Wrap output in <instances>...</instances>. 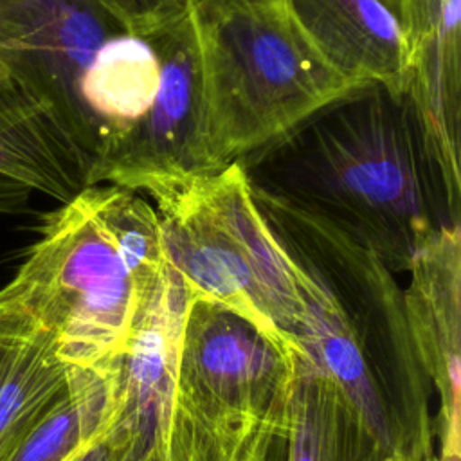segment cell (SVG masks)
I'll list each match as a JSON object with an SVG mask.
<instances>
[{
	"label": "cell",
	"mask_w": 461,
	"mask_h": 461,
	"mask_svg": "<svg viewBox=\"0 0 461 461\" xmlns=\"http://www.w3.org/2000/svg\"><path fill=\"white\" fill-rule=\"evenodd\" d=\"M285 461H409L382 441L339 384L312 358L299 364Z\"/></svg>",
	"instance_id": "5bb4252c"
},
{
	"label": "cell",
	"mask_w": 461,
	"mask_h": 461,
	"mask_svg": "<svg viewBox=\"0 0 461 461\" xmlns=\"http://www.w3.org/2000/svg\"><path fill=\"white\" fill-rule=\"evenodd\" d=\"M167 263L193 297L214 301L261 331L294 360L304 306L297 276L238 162L212 173L149 185Z\"/></svg>",
	"instance_id": "3957f363"
},
{
	"label": "cell",
	"mask_w": 461,
	"mask_h": 461,
	"mask_svg": "<svg viewBox=\"0 0 461 461\" xmlns=\"http://www.w3.org/2000/svg\"><path fill=\"white\" fill-rule=\"evenodd\" d=\"M387 2H391L394 7H398V0H387Z\"/></svg>",
	"instance_id": "7402d4cb"
},
{
	"label": "cell",
	"mask_w": 461,
	"mask_h": 461,
	"mask_svg": "<svg viewBox=\"0 0 461 461\" xmlns=\"http://www.w3.org/2000/svg\"><path fill=\"white\" fill-rule=\"evenodd\" d=\"M140 297L106 214L103 184L43 216L38 240L0 288V313L49 339L70 369L122 353Z\"/></svg>",
	"instance_id": "277c9868"
},
{
	"label": "cell",
	"mask_w": 461,
	"mask_h": 461,
	"mask_svg": "<svg viewBox=\"0 0 461 461\" xmlns=\"http://www.w3.org/2000/svg\"><path fill=\"white\" fill-rule=\"evenodd\" d=\"M434 461H441V459H434Z\"/></svg>",
	"instance_id": "cb8c5ba5"
},
{
	"label": "cell",
	"mask_w": 461,
	"mask_h": 461,
	"mask_svg": "<svg viewBox=\"0 0 461 461\" xmlns=\"http://www.w3.org/2000/svg\"><path fill=\"white\" fill-rule=\"evenodd\" d=\"M0 175L61 203L94 185V162L2 68Z\"/></svg>",
	"instance_id": "4fadbf2b"
},
{
	"label": "cell",
	"mask_w": 461,
	"mask_h": 461,
	"mask_svg": "<svg viewBox=\"0 0 461 461\" xmlns=\"http://www.w3.org/2000/svg\"><path fill=\"white\" fill-rule=\"evenodd\" d=\"M252 189L330 223L394 272L441 227L448 207L407 94L364 85L238 160Z\"/></svg>",
	"instance_id": "6da1fadb"
},
{
	"label": "cell",
	"mask_w": 461,
	"mask_h": 461,
	"mask_svg": "<svg viewBox=\"0 0 461 461\" xmlns=\"http://www.w3.org/2000/svg\"><path fill=\"white\" fill-rule=\"evenodd\" d=\"M191 13L207 173L238 162L364 86L326 61L285 0H247Z\"/></svg>",
	"instance_id": "7a4b0ae2"
},
{
	"label": "cell",
	"mask_w": 461,
	"mask_h": 461,
	"mask_svg": "<svg viewBox=\"0 0 461 461\" xmlns=\"http://www.w3.org/2000/svg\"><path fill=\"white\" fill-rule=\"evenodd\" d=\"M398 13L407 43L405 94L450 212L461 221V0H398Z\"/></svg>",
	"instance_id": "30bf717a"
},
{
	"label": "cell",
	"mask_w": 461,
	"mask_h": 461,
	"mask_svg": "<svg viewBox=\"0 0 461 461\" xmlns=\"http://www.w3.org/2000/svg\"><path fill=\"white\" fill-rule=\"evenodd\" d=\"M290 14L344 77L405 94L407 43L398 7L387 0H285Z\"/></svg>",
	"instance_id": "8fae6325"
},
{
	"label": "cell",
	"mask_w": 461,
	"mask_h": 461,
	"mask_svg": "<svg viewBox=\"0 0 461 461\" xmlns=\"http://www.w3.org/2000/svg\"><path fill=\"white\" fill-rule=\"evenodd\" d=\"M191 297L169 265L160 286L139 304L126 346L113 362L117 414L108 441L121 461L160 459L176 387L180 330Z\"/></svg>",
	"instance_id": "ba28073f"
},
{
	"label": "cell",
	"mask_w": 461,
	"mask_h": 461,
	"mask_svg": "<svg viewBox=\"0 0 461 461\" xmlns=\"http://www.w3.org/2000/svg\"><path fill=\"white\" fill-rule=\"evenodd\" d=\"M113 364L72 369L67 389L2 450L0 461H72L113 427Z\"/></svg>",
	"instance_id": "2e32d148"
},
{
	"label": "cell",
	"mask_w": 461,
	"mask_h": 461,
	"mask_svg": "<svg viewBox=\"0 0 461 461\" xmlns=\"http://www.w3.org/2000/svg\"><path fill=\"white\" fill-rule=\"evenodd\" d=\"M290 407L245 412L175 389L160 461H285Z\"/></svg>",
	"instance_id": "9a60e30c"
},
{
	"label": "cell",
	"mask_w": 461,
	"mask_h": 461,
	"mask_svg": "<svg viewBox=\"0 0 461 461\" xmlns=\"http://www.w3.org/2000/svg\"><path fill=\"white\" fill-rule=\"evenodd\" d=\"M32 191L16 180L0 175V211H11L14 207H20L22 202L27 200V196Z\"/></svg>",
	"instance_id": "d6986e66"
},
{
	"label": "cell",
	"mask_w": 461,
	"mask_h": 461,
	"mask_svg": "<svg viewBox=\"0 0 461 461\" xmlns=\"http://www.w3.org/2000/svg\"><path fill=\"white\" fill-rule=\"evenodd\" d=\"M121 25L135 34H151L184 14L185 0H95Z\"/></svg>",
	"instance_id": "ac0fdd59"
},
{
	"label": "cell",
	"mask_w": 461,
	"mask_h": 461,
	"mask_svg": "<svg viewBox=\"0 0 461 461\" xmlns=\"http://www.w3.org/2000/svg\"><path fill=\"white\" fill-rule=\"evenodd\" d=\"M403 310L418 366L439 407L434 429L441 461H459L461 447V225L436 230L414 254Z\"/></svg>",
	"instance_id": "9c48e42d"
},
{
	"label": "cell",
	"mask_w": 461,
	"mask_h": 461,
	"mask_svg": "<svg viewBox=\"0 0 461 461\" xmlns=\"http://www.w3.org/2000/svg\"><path fill=\"white\" fill-rule=\"evenodd\" d=\"M70 371L49 339L0 313V450L56 402Z\"/></svg>",
	"instance_id": "e0dca14e"
},
{
	"label": "cell",
	"mask_w": 461,
	"mask_h": 461,
	"mask_svg": "<svg viewBox=\"0 0 461 461\" xmlns=\"http://www.w3.org/2000/svg\"><path fill=\"white\" fill-rule=\"evenodd\" d=\"M122 29L95 0H0V68L94 162V185L104 142L85 86L99 52Z\"/></svg>",
	"instance_id": "5b68a950"
},
{
	"label": "cell",
	"mask_w": 461,
	"mask_h": 461,
	"mask_svg": "<svg viewBox=\"0 0 461 461\" xmlns=\"http://www.w3.org/2000/svg\"><path fill=\"white\" fill-rule=\"evenodd\" d=\"M72 461H121L119 454L108 441V436L99 438L92 445H88L85 450H81Z\"/></svg>",
	"instance_id": "ffe728a7"
},
{
	"label": "cell",
	"mask_w": 461,
	"mask_h": 461,
	"mask_svg": "<svg viewBox=\"0 0 461 461\" xmlns=\"http://www.w3.org/2000/svg\"><path fill=\"white\" fill-rule=\"evenodd\" d=\"M187 7L191 11H205V9H214L225 4H234V2H247V0H185Z\"/></svg>",
	"instance_id": "44dd1931"
},
{
	"label": "cell",
	"mask_w": 461,
	"mask_h": 461,
	"mask_svg": "<svg viewBox=\"0 0 461 461\" xmlns=\"http://www.w3.org/2000/svg\"><path fill=\"white\" fill-rule=\"evenodd\" d=\"M162 58L157 99L99 171V184L137 193L207 173L196 29L191 9L153 32Z\"/></svg>",
	"instance_id": "52a82bcc"
},
{
	"label": "cell",
	"mask_w": 461,
	"mask_h": 461,
	"mask_svg": "<svg viewBox=\"0 0 461 461\" xmlns=\"http://www.w3.org/2000/svg\"><path fill=\"white\" fill-rule=\"evenodd\" d=\"M288 259L295 270L304 306L297 331L299 344L312 362L339 384L371 430L387 445L402 450L393 412L348 312L317 270L295 258L288 256Z\"/></svg>",
	"instance_id": "7c38bea8"
},
{
	"label": "cell",
	"mask_w": 461,
	"mask_h": 461,
	"mask_svg": "<svg viewBox=\"0 0 461 461\" xmlns=\"http://www.w3.org/2000/svg\"><path fill=\"white\" fill-rule=\"evenodd\" d=\"M151 461H160V459H151Z\"/></svg>",
	"instance_id": "603a6c76"
},
{
	"label": "cell",
	"mask_w": 461,
	"mask_h": 461,
	"mask_svg": "<svg viewBox=\"0 0 461 461\" xmlns=\"http://www.w3.org/2000/svg\"><path fill=\"white\" fill-rule=\"evenodd\" d=\"M301 362L229 308L191 297L180 330L175 389L225 409L279 412L290 407Z\"/></svg>",
	"instance_id": "8992f818"
}]
</instances>
